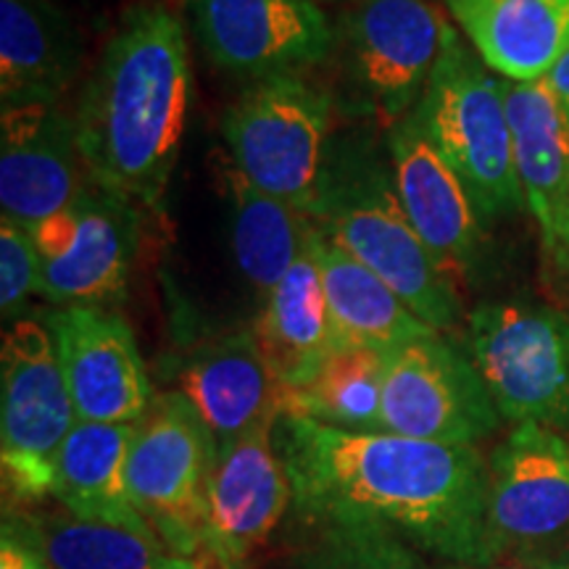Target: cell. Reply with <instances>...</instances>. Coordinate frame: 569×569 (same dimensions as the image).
<instances>
[{"instance_id":"cell-20","label":"cell","mask_w":569,"mask_h":569,"mask_svg":"<svg viewBox=\"0 0 569 569\" xmlns=\"http://www.w3.org/2000/svg\"><path fill=\"white\" fill-rule=\"evenodd\" d=\"M306 243L322 277L336 346H361L390 353L432 332V327L425 325L380 274L361 264L311 219L306 227Z\"/></svg>"},{"instance_id":"cell-29","label":"cell","mask_w":569,"mask_h":569,"mask_svg":"<svg viewBox=\"0 0 569 569\" xmlns=\"http://www.w3.org/2000/svg\"><path fill=\"white\" fill-rule=\"evenodd\" d=\"M40 293V259L32 232L0 219V309L3 319H21L27 301Z\"/></svg>"},{"instance_id":"cell-32","label":"cell","mask_w":569,"mask_h":569,"mask_svg":"<svg viewBox=\"0 0 569 569\" xmlns=\"http://www.w3.org/2000/svg\"><path fill=\"white\" fill-rule=\"evenodd\" d=\"M543 80L549 82L553 98H557V103L561 106V111H565L569 122V51L553 63L551 71L543 77Z\"/></svg>"},{"instance_id":"cell-11","label":"cell","mask_w":569,"mask_h":569,"mask_svg":"<svg viewBox=\"0 0 569 569\" xmlns=\"http://www.w3.org/2000/svg\"><path fill=\"white\" fill-rule=\"evenodd\" d=\"M448 27L451 21L430 0H359L340 21L348 74L388 130L422 98Z\"/></svg>"},{"instance_id":"cell-17","label":"cell","mask_w":569,"mask_h":569,"mask_svg":"<svg viewBox=\"0 0 569 569\" xmlns=\"http://www.w3.org/2000/svg\"><path fill=\"white\" fill-rule=\"evenodd\" d=\"M503 82L525 209L538 224L546 269L569 284V122L546 80Z\"/></svg>"},{"instance_id":"cell-19","label":"cell","mask_w":569,"mask_h":569,"mask_svg":"<svg viewBox=\"0 0 569 569\" xmlns=\"http://www.w3.org/2000/svg\"><path fill=\"white\" fill-rule=\"evenodd\" d=\"M386 148L398 196L422 243L451 272L467 269L478 259L486 222L467 184L411 117L390 127Z\"/></svg>"},{"instance_id":"cell-33","label":"cell","mask_w":569,"mask_h":569,"mask_svg":"<svg viewBox=\"0 0 569 569\" xmlns=\"http://www.w3.org/2000/svg\"><path fill=\"white\" fill-rule=\"evenodd\" d=\"M511 567H528V569H569V538L557 549L540 553L536 559H528L525 565H511Z\"/></svg>"},{"instance_id":"cell-26","label":"cell","mask_w":569,"mask_h":569,"mask_svg":"<svg viewBox=\"0 0 569 569\" xmlns=\"http://www.w3.org/2000/svg\"><path fill=\"white\" fill-rule=\"evenodd\" d=\"M386 356L375 348L336 346L303 386L284 390L282 415L353 432L380 430Z\"/></svg>"},{"instance_id":"cell-14","label":"cell","mask_w":569,"mask_h":569,"mask_svg":"<svg viewBox=\"0 0 569 569\" xmlns=\"http://www.w3.org/2000/svg\"><path fill=\"white\" fill-rule=\"evenodd\" d=\"M46 319L77 417L82 422H140L156 393L127 319L106 306H63Z\"/></svg>"},{"instance_id":"cell-31","label":"cell","mask_w":569,"mask_h":569,"mask_svg":"<svg viewBox=\"0 0 569 569\" xmlns=\"http://www.w3.org/2000/svg\"><path fill=\"white\" fill-rule=\"evenodd\" d=\"M167 569H243V565L227 559L222 551L211 549L209 543H203L201 549L190 553V557H177L174 553V557L169 559Z\"/></svg>"},{"instance_id":"cell-16","label":"cell","mask_w":569,"mask_h":569,"mask_svg":"<svg viewBox=\"0 0 569 569\" xmlns=\"http://www.w3.org/2000/svg\"><path fill=\"white\" fill-rule=\"evenodd\" d=\"M277 419L219 448L213 465L206 543L238 565L267 546L293 509V486L274 438Z\"/></svg>"},{"instance_id":"cell-1","label":"cell","mask_w":569,"mask_h":569,"mask_svg":"<svg viewBox=\"0 0 569 569\" xmlns=\"http://www.w3.org/2000/svg\"><path fill=\"white\" fill-rule=\"evenodd\" d=\"M274 438L296 522L367 525L459 567H493L490 467L475 446L340 430L293 415H280Z\"/></svg>"},{"instance_id":"cell-28","label":"cell","mask_w":569,"mask_h":569,"mask_svg":"<svg viewBox=\"0 0 569 569\" xmlns=\"http://www.w3.org/2000/svg\"><path fill=\"white\" fill-rule=\"evenodd\" d=\"M303 543L290 569H432L415 546L380 528L298 522Z\"/></svg>"},{"instance_id":"cell-5","label":"cell","mask_w":569,"mask_h":569,"mask_svg":"<svg viewBox=\"0 0 569 569\" xmlns=\"http://www.w3.org/2000/svg\"><path fill=\"white\" fill-rule=\"evenodd\" d=\"M332 92L293 71L256 80L224 111L234 167L264 193L309 219L332 142Z\"/></svg>"},{"instance_id":"cell-7","label":"cell","mask_w":569,"mask_h":569,"mask_svg":"<svg viewBox=\"0 0 569 569\" xmlns=\"http://www.w3.org/2000/svg\"><path fill=\"white\" fill-rule=\"evenodd\" d=\"M77 422L51 325L46 317L17 319L0 353V461L13 498L53 493L56 461Z\"/></svg>"},{"instance_id":"cell-25","label":"cell","mask_w":569,"mask_h":569,"mask_svg":"<svg viewBox=\"0 0 569 569\" xmlns=\"http://www.w3.org/2000/svg\"><path fill=\"white\" fill-rule=\"evenodd\" d=\"M217 182L224 198L234 264L256 293L267 298L301 256L309 219L256 188L230 156L217 161Z\"/></svg>"},{"instance_id":"cell-15","label":"cell","mask_w":569,"mask_h":569,"mask_svg":"<svg viewBox=\"0 0 569 569\" xmlns=\"http://www.w3.org/2000/svg\"><path fill=\"white\" fill-rule=\"evenodd\" d=\"M90 182L74 117L61 103L3 106L0 113V209L34 230L74 201Z\"/></svg>"},{"instance_id":"cell-21","label":"cell","mask_w":569,"mask_h":569,"mask_svg":"<svg viewBox=\"0 0 569 569\" xmlns=\"http://www.w3.org/2000/svg\"><path fill=\"white\" fill-rule=\"evenodd\" d=\"M480 53L509 82L543 80L569 51V0H446Z\"/></svg>"},{"instance_id":"cell-10","label":"cell","mask_w":569,"mask_h":569,"mask_svg":"<svg viewBox=\"0 0 569 569\" xmlns=\"http://www.w3.org/2000/svg\"><path fill=\"white\" fill-rule=\"evenodd\" d=\"M40 293L53 306H106L124 296L140 240L138 203L88 182L67 209L34 227Z\"/></svg>"},{"instance_id":"cell-18","label":"cell","mask_w":569,"mask_h":569,"mask_svg":"<svg viewBox=\"0 0 569 569\" xmlns=\"http://www.w3.org/2000/svg\"><path fill=\"white\" fill-rule=\"evenodd\" d=\"M177 393L201 415L217 446L282 415L284 388L253 330H234L198 343L177 369Z\"/></svg>"},{"instance_id":"cell-30","label":"cell","mask_w":569,"mask_h":569,"mask_svg":"<svg viewBox=\"0 0 569 569\" xmlns=\"http://www.w3.org/2000/svg\"><path fill=\"white\" fill-rule=\"evenodd\" d=\"M0 569H51L42 557L40 546L32 538H24L17 525L6 519L3 540H0Z\"/></svg>"},{"instance_id":"cell-24","label":"cell","mask_w":569,"mask_h":569,"mask_svg":"<svg viewBox=\"0 0 569 569\" xmlns=\"http://www.w3.org/2000/svg\"><path fill=\"white\" fill-rule=\"evenodd\" d=\"M134 425L77 422L56 461L53 493L63 511L80 519L148 530L127 488V457Z\"/></svg>"},{"instance_id":"cell-6","label":"cell","mask_w":569,"mask_h":569,"mask_svg":"<svg viewBox=\"0 0 569 569\" xmlns=\"http://www.w3.org/2000/svg\"><path fill=\"white\" fill-rule=\"evenodd\" d=\"M467 353L515 425L536 422L569 436V317L525 301L480 303L469 315Z\"/></svg>"},{"instance_id":"cell-9","label":"cell","mask_w":569,"mask_h":569,"mask_svg":"<svg viewBox=\"0 0 569 569\" xmlns=\"http://www.w3.org/2000/svg\"><path fill=\"white\" fill-rule=\"evenodd\" d=\"M486 382L465 348L432 330L386 356L382 432L451 446H475L498 430Z\"/></svg>"},{"instance_id":"cell-36","label":"cell","mask_w":569,"mask_h":569,"mask_svg":"<svg viewBox=\"0 0 569 569\" xmlns=\"http://www.w3.org/2000/svg\"><path fill=\"white\" fill-rule=\"evenodd\" d=\"M317 3H319V0H317Z\"/></svg>"},{"instance_id":"cell-12","label":"cell","mask_w":569,"mask_h":569,"mask_svg":"<svg viewBox=\"0 0 569 569\" xmlns=\"http://www.w3.org/2000/svg\"><path fill=\"white\" fill-rule=\"evenodd\" d=\"M488 536L496 561L525 565L569 538V438L522 422L490 459Z\"/></svg>"},{"instance_id":"cell-27","label":"cell","mask_w":569,"mask_h":569,"mask_svg":"<svg viewBox=\"0 0 569 569\" xmlns=\"http://www.w3.org/2000/svg\"><path fill=\"white\" fill-rule=\"evenodd\" d=\"M34 543L51 569H167L174 557L156 532L71 515L46 517Z\"/></svg>"},{"instance_id":"cell-4","label":"cell","mask_w":569,"mask_h":569,"mask_svg":"<svg viewBox=\"0 0 569 569\" xmlns=\"http://www.w3.org/2000/svg\"><path fill=\"white\" fill-rule=\"evenodd\" d=\"M409 117L461 177L482 219L525 209L507 82L453 24L446 32L438 67Z\"/></svg>"},{"instance_id":"cell-2","label":"cell","mask_w":569,"mask_h":569,"mask_svg":"<svg viewBox=\"0 0 569 569\" xmlns=\"http://www.w3.org/2000/svg\"><path fill=\"white\" fill-rule=\"evenodd\" d=\"M190 53L169 6H134L106 42L74 111L92 182L159 211L190 109Z\"/></svg>"},{"instance_id":"cell-23","label":"cell","mask_w":569,"mask_h":569,"mask_svg":"<svg viewBox=\"0 0 569 569\" xmlns=\"http://www.w3.org/2000/svg\"><path fill=\"white\" fill-rule=\"evenodd\" d=\"M253 336L284 390L303 386L336 348L322 277L309 243L264 298Z\"/></svg>"},{"instance_id":"cell-13","label":"cell","mask_w":569,"mask_h":569,"mask_svg":"<svg viewBox=\"0 0 569 569\" xmlns=\"http://www.w3.org/2000/svg\"><path fill=\"white\" fill-rule=\"evenodd\" d=\"M188 11L206 56L251 82L317 67L338 46L317 0H190Z\"/></svg>"},{"instance_id":"cell-34","label":"cell","mask_w":569,"mask_h":569,"mask_svg":"<svg viewBox=\"0 0 569 569\" xmlns=\"http://www.w3.org/2000/svg\"><path fill=\"white\" fill-rule=\"evenodd\" d=\"M156 3H161V6H169V9H172V6H177V3L188 6V3H190V0H156Z\"/></svg>"},{"instance_id":"cell-3","label":"cell","mask_w":569,"mask_h":569,"mask_svg":"<svg viewBox=\"0 0 569 569\" xmlns=\"http://www.w3.org/2000/svg\"><path fill=\"white\" fill-rule=\"evenodd\" d=\"M309 219L361 264L380 274L432 330L459 322L453 272L422 243L398 196L393 167L372 134H332Z\"/></svg>"},{"instance_id":"cell-35","label":"cell","mask_w":569,"mask_h":569,"mask_svg":"<svg viewBox=\"0 0 569 569\" xmlns=\"http://www.w3.org/2000/svg\"><path fill=\"white\" fill-rule=\"evenodd\" d=\"M453 569H528V567H453Z\"/></svg>"},{"instance_id":"cell-8","label":"cell","mask_w":569,"mask_h":569,"mask_svg":"<svg viewBox=\"0 0 569 569\" xmlns=\"http://www.w3.org/2000/svg\"><path fill=\"white\" fill-rule=\"evenodd\" d=\"M219 446L182 393H161L134 422L127 488L163 546L190 557L206 543L209 488Z\"/></svg>"},{"instance_id":"cell-22","label":"cell","mask_w":569,"mask_h":569,"mask_svg":"<svg viewBox=\"0 0 569 569\" xmlns=\"http://www.w3.org/2000/svg\"><path fill=\"white\" fill-rule=\"evenodd\" d=\"M82 67V40L53 0H0V106L61 103Z\"/></svg>"}]
</instances>
